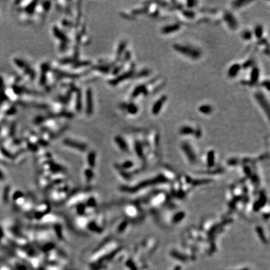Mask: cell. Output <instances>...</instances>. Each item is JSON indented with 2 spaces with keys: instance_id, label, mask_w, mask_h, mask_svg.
I'll return each instance as SVG.
<instances>
[{
  "instance_id": "1",
  "label": "cell",
  "mask_w": 270,
  "mask_h": 270,
  "mask_svg": "<svg viewBox=\"0 0 270 270\" xmlns=\"http://www.w3.org/2000/svg\"><path fill=\"white\" fill-rule=\"evenodd\" d=\"M173 48L180 54L193 60L199 59L202 54L201 51L199 49L189 44L176 43L173 44Z\"/></svg>"
},
{
  "instance_id": "2",
  "label": "cell",
  "mask_w": 270,
  "mask_h": 270,
  "mask_svg": "<svg viewBox=\"0 0 270 270\" xmlns=\"http://www.w3.org/2000/svg\"><path fill=\"white\" fill-rule=\"evenodd\" d=\"M254 98L256 102L260 107L261 108L266 114L268 116L269 114V101L264 94V93L261 91H258L254 94Z\"/></svg>"
},
{
  "instance_id": "3",
  "label": "cell",
  "mask_w": 270,
  "mask_h": 270,
  "mask_svg": "<svg viewBox=\"0 0 270 270\" xmlns=\"http://www.w3.org/2000/svg\"><path fill=\"white\" fill-rule=\"evenodd\" d=\"M224 20L228 27L231 29H236L238 26V22L236 18L231 13H226L224 15Z\"/></svg>"
},
{
  "instance_id": "4",
  "label": "cell",
  "mask_w": 270,
  "mask_h": 270,
  "mask_svg": "<svg viewBox=\"0 0 270 270\" xmlns=\"http://www.w3.org/2000/svg\"><path fill=\"white\" fill-rule=\"evenodd\" d=\"M166 96H163L155 101V103L153 104L152 106V109H151V111H152L153 114L157 115L158 114H159L161 110L162 109L163 105H164V103L166 102Z\"/></svg>"
},
{
  "instance_id": "5",
  "label": "cell",
  "mask_w": 270,
  "mask_h": 270,
  "mask_svg": "<svg viewBox=\"0 0 270 270\" xmlns=\"http://www.w3.org/2000/svg\"><path fill=\"white\" fill-rule=\"evenodd\" d=\"M181 28V26L179 24H171L164 26V27L161 28V32L164 34H171V33H175L176 31H179V29Z\"/></svg>"
},
{
  "instance_id": "6",
  "label": "cell",
  "mask_w": 270,
  "mask_h": 270,
  "mask_svg": "<svg viewBox=\"0 0 270 270\" xmlns=\"http://www.w3.org/2000/svg\"><path fill=\"white\" fill-rule=\"evenodd\" d=\"M241 66L238 63H234L229 66L228 70V76L230 78H234L237 76V75L239 74L240 70H241Z\"/></svg>"
},
{
  "instance_id": "7",
  "label": "cell",
  "mask_w": 270,
  "mask_h": 270,
  "mask_svg": "<svg viewBox=\"0 0 270 270\" xmlns=\"http://www.w3.org/2000/svg\"><path fill=\"white\" fill-rule=\"evenodd\" d=\"M259 69L258 67L253 68L252 70H251V75H250V83H251V84H256V83L258 82V80H259Z\"/></svg>"
},
{
  "instance_id": "8",
  "label": "cell",
  "mask_w": 270,
  "mask_h": 270,
  "mask_svg": "<svg viewBox=\"0 0 270 270\" xmlns=\"http://www.w3.org/2000/svg\"><path fill=\"white\" fill-rule=\"evenodd\" d=\"M198 111L201 114L208 115L212 113L213 111V108L210 104H204L200 105L199 107H198Z\"/></svg>"
},
{
  "instance_id": "9",
  "label": "cell",
  "mask_w": 270,
  "mask_h": 270,
  "mask_svg": "<svg viewBox=\"0 0 270 270\" xmlns=\"http://www.w3.org/2000/svg\"><path fill=\"white\" fill-rule=\"evenodd\" d=\"M253 34H254V36H256V37L258 39L261 38L263 34V28L262 26H261V25H258V26H256V27L254 28Z\"/></svg>"
},
{
  "instance_id": "10",
  "label": "cell",
  "mask_w": 270,
  "mask_h": 270,
  "mask_svg": "<svg viewBox=\"0 0 270 270\" xmlns=\"http://www.w3.org/2000/svg\"><path fill=\"white\" fill-rule=\"evenodd\" d=\"M249 1H233L232 6L234 8H239L243 7V6H244V4H246V3H249Z\"/></svg>"
},
{
  "instance_id": "11",
  "label": "cell",
  "mask_w": 270,
  "mask_h": 270,
  "mask_svg": "<svg viewBox=\"0 0 270 270\" xmlns=\"http://www.w3.org/2000/svg\"><path fill=\"white\" fill-rule=\"evenodd\" d=\"M253 33L248 30H245L242 33V38L245 40H249L252 38Z\"/></svg>"
},
{
  "instance_id": "12",
  "label": "cell",
  "mask_w": 270,
  "mask_h": 270,
  "mask_svg": "<svg viewBox=\"0 0 270 270\" xmlns=\"http://www.w3.org/2000/svg\"><path fill=\"white\" fill-rule=\"evenodd\" d=\"M181 132L183 133V134H191L193 132V129L191 127H189V126H183L181 128Z\"/></svg>"
},
{
  "instance_id": "13",
  "label": "cell",
  "mask_w": 270,
  "mask_h": 270,
  "mask_svg": "<svg viewBox=\"0 0 270 270\" xmlns=\"http://www.w3.org/2000/svg\"><path fill=\"white\" fill-rule=\"evenodd\" d=\"M128 111L129 113H132V114H134V113H136L138 111L137 107L134 104H129V106H128Z\"/></svg>"
},
{
  "instance_id": "14",
  "label": "cell",
  "mask_w": 270,
  "mask_h": 270,
  "mask_svg": "<svg viewBox=\"0 0 270 270\" xmlns=\"http://www.w3.org/2000/svg\"><path fill=\"white\" fill-rule=\"evenodd\" d=\"M184 16H185V15H186V16H187V15H188V17H189L190 18H192L193 17V16H194V15H193V11H185L184 13Z\"/></svg>"
},
{
  "instance_id": "15",
  "label": "cell",
  "mask_w": 270,
  "mask_h": 270,
  "mask_svg": "<svg viewBox=\"0 0 270 270\" xmlns=\"http://www.w3.org/2000/svg\"><path fill=\"white\" fill-rule=\"evenodd\" d=\"M174 270H181V268H180L179 266H177V267L174 268Z\"/></svg>"
},
{
  "instance_id": "16",
  "label": "cell",
  "mask_w": 270,
  "mask_h": 270,
  "mask_svg": "<svg viewBox=\"0 0 270 270\" xmlns=\"http://www.w3.org/2000/svg\"><path fill=\"white\" fill-rule=\"evenodd\" d=\"M243 270H248V269H243Z\"/></svg>"
}]
</instances>
